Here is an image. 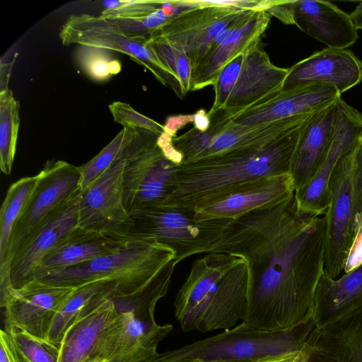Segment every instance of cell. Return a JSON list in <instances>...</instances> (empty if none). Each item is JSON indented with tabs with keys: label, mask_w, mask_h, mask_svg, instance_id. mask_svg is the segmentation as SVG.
<instances>
[{
	"label": "cell",
	"mask_w": 362,
	"mask_h": 362,
	"mask_svg": "<svg viewBox=\"0 0 362 362\" xmlns=\"http://www.w3.org/2000/svg\"><path fill=\"white\" fill-rule=\"evenodd\" d=\"M325 218L302 211L294 194L234 219L212 252L243 257L249 267L242 322L257 329H291L313 317L325 267Z\"/></svg>",
	"instance_id": "cell-1"
},
{
	"label": "cell",
	"mask_w": 362,
	"mask_h": 362,
	"mask_svg": "<svg viewBox=\"0 0 362 362\" xmlns=\"http://www.w3.org/2000/svg\"><path fill=\"white\" fill-rule=\"evenodd\" d=\"M248 289L249 267L243 257L206 253L194 261L177 292L175 318L185 332L233 328L245 317Z\"/></svg>",
	"instance_id": "cell-2"
},
{
	"label": "cell",
	"mask_w": 362,
	"mask_h": 362,
	"mask_svg": "<svg viewBox=\"0 0 362 362\" xmlns=\"http://www.w3.org/2000/svg\"><path fill=\"white\" fill-rule=\"evenodd\" d=\"M309 117L264 146L177 165L175 187L169 205L193 211L198 203L244 183L289 173L300 135Z\"/></svg>",
	"instance_id": "cell-3"
},
{
	"label": "cell",
	"mask_w": 362,
	"mask_h": 362,
	"mask_svg": "<svg viewBox=\"0 0 362 362\" xmlns=\"http://www.w3.org/2000/svg\"><path fill=\"white\" fill-rule=\"evenodd\" d=\"M316 327L313 317L288 330L257 329L243 322L178 349L157 353L154 362H246L303 350Z\"/></svg>",
	"instance_id": "cell-4"
},
{
	"label": "cell",
	"mask_w": 362,
	"mask_h": 362,
	"mask_svg": "<svg viewBox=\"0 0 362 362\" xmlns=\"http://www.w3.org/2000/svg\"><path fill=\"white\" fill-rule=\"evenodd\" d=\"M174 258L175 252L165 245L124 238L120 246L110 253L75 266L48 272L37 279L69 288H77L100 280L113 281L117 287L112 298L122 297L144 286Z\"/></svg>",
	"instance_id": "cell-5"
},
{
	"label": "cell",
	"mask_w": 362,
	"mask_h": 362,
	"mask_svg": "<svg viewBox=\"0 0 362 362\" xmlns=\"http://www.w3.org/2000/svg\"><path fill=\"white\" fill-rule=\"evenodd\" d=\"M325 218L324 273L332 279L343 272L362 214L361 139L338 160L329 182Z\"/></svg>",
	"instance_id": "cell-6"
},
{
	"label": "cell",
	"mask_w": 362,
	"mask_h": 362,
	"mask_svg": "<svg viewBox=\"0 0 362 362\" xmlns=\"http://www.w3.org/2000/svg\"><path fill=\"white\" fill-rule=\"evenodd\" d=\"M133 225L122 238L157 243L170 248L180 262L213 251L233 219L198 221L193 211L175 205L156 206L129 213Z\"/></svg>",
	"instance_id": "cell-7"
},
{
	"label": "cell",
	"mask_w": 362,
	"mask_h": 362,
	"mask_svg": "<svg viewBox=\"0 0 362 362\" xmlns=\"http://www.w3.org/2000/svg\"><path fill=\"white\" fill-rule=\"evenodd\" d=\"M288 69L274 65L259 40L237 55L221 71L209 116L218 111L231 117L279 93Z\"/></svg>",
	"instance_id": "cell-8"
},
{
	"label": "cell",
	"mask_w": 362,
	"mask_h": 362,
	"mask_svg": "<svg viewBox=\"0 0 362 362\" xmlns=\"http://www.w3.org/2000/svg\"><path fill=\"white\" fill-rule=\"evenodd\" d=\"M159 136L141 129L126 150L123 199L129 214L139 209L170 204L177 165L158 146Z\"/></svg>",
	"instance_id": "cell-9"
},
{
	"label": "cell",
	"mask_w": 362,
	"mask_h": 362,
	"mask_svg": "<svg viewBox=\"0 0 362 362\" xmlns=\"http://www.w3.org/2000/svg\"><path fill=\"white\" fill-rule=\"evenodd\" d=\"M312 113L256 126H246L233 122L223 111H218L209 116L211 123L206 131L202 132L193 127L174 137L173 145L182 157L181 163L257 148L292 130Z\"/></svg>",
	"instance_id": "cell-10"
},
{
	"label": "cell",
	"mask_w": 362,
	"mask_h": 362,
	"mask_svg": "<svg viewBox=\"0 0 362 362\" xmlns=\"http://www.w3.org/2000/svg\"><path fill=\"white\" fill-rule=\"evenodd\" d=\"M37 176L33 191L14 225L5 261L0 267V295L11 287L8 267L18 247L46 219L81 192L79 167L66 161L48 160Z\"/></svg>",
	"instance_id": "cell-11"
},
{
	"label": "cell",
	"mask_w": 362,
	"mask_h": 362,
	"mask_svg": "<svg viewBox=\"0 0 362 362\" xmlns=\"http://www.w3.org/2000/svg\"><path fill=\"white\" fill-rule=\"evenodd\" d=\"M59 35L64 45L77 44L127 54L148 69L162 85L173 89L177 97L185 96L170 72L147 45L148 38L122 34L101 24L96 16L89 14L69 16Z\"/></svg>",
	"instance_id": "cell-12"
},
{
	"label": "cell",
	"mask_w": 362,
	"mask_h": 362,
	"mask_svg": "<svg viewBox=\"0 0 362 362\" xmlns=\"http://www.w3.org/2000/svg\"><path fill=\"white\" fill-rule=\"evenodd\" d=\"M197 2L199 7L182 12L152 35L180 47L193 69L223 33L253 11Z\"/></svg>",
	"instance_id": "cell-13"
},
{
	"label": "cell",
	"mask_w": 362,
	"mask_h": 362,
	"mask_svg": "<svg viewBox=\"0 0 362 362\" xmlns=\"http://www.w3.org/2000/svg\"><path fill=\"white\" fill-rule=\"evenodd\" d=\"M125 152L100 177L80 192L79 227L117 238H122L132 228L133 222L123 199Z\"/></svg>",
	"instance_id": "cell-14"
},
{
	"label": "cell",
	"mask_w": 362,
	"mask_h": 362,
	"mask_svg": "<svg viewBox=\"0 0 362 362\" xmlns=\"http://www.w3.org/2000/svg\"><path fill=\"white\" fill-rule=\"evenodd\" d=\"M74 289L37 279L18 288H8L0 296L1 307L4 308L5 327H16L46 339L58 310Z\"/></svg>",
	"instance_id": "cell-15"
},
{
	"label": "cell",
	"mask_w": 362,
	"mask_h": 362,
	"mask_svg": "<svg viewBox=\"0 0 362 362\" xmlns=\"http://www.w3.org/2000/svg\"><path fill=\"white\" fill-rule=\"evenodd\" d=\"M117 313L91 356L110 362H141L155 356L158 344L173 329L132 311Z\"/></svg>",
	"instance_id": "cell-16"
},
{
	"label": "cell",
	"mask_w": 362,
	"mask_h": 362,
	"mask_svg": "<svg viewBox=\"0 0 362 362\" xmlns=\"http://www.w3.org/2000/svg\"><path fill=\"white\" fill-rule=\"evenodd\" d=\"M295 192L289 173L250 181L198 203L193 211L198 221L235 219L250 211L276 205Z\"/></svg>",
	"instance_id": "cell-17"
},
{
	"label": "cell",
	"mask_w": 362,
	"mask_h": 362,
	"mask_svg": "<svg viewBox=\"0 0 362 362\" xmlns=\"http://www.w3.org/2000/svg\"><path fill=\"white\" fill-rule=\"evenodd\" d=\"M362 136V115L340 98L335 115L332 141L327 154L309 182L295 191L299 208L308 214L324 216L329 206V182L339 158Z\"/></svg>",
	"instance_id": "cell-18"
},
{
	"label": "cell",
	"mask_w": 362,
	"mask_h": 362,
	"mask_svg": "<svg viewBox=\"0 0 362 362\" xmlns=\"http://www.w3.org/2000/svg\"><path fill=\"white\" fill-rule=\"evenodd\" d=\"M80 192L37 227L13 253L8 267L10 286L18 288L33 279L42 258L78 226Z\"/></svg>",
	"instance_id": "cell-19"
},
{
	"label": "cell",
	"mask_w": 362,
	"mask_h": 362,
	"mask_svg": "<svg viewBox=\"0 0 362 362\" xmlns=\"http://www.w3.org/2000/svg\"><path fill=\"white\" fill-rule=\"evenodd\" d=\"M362 82V62L350 50L327 47L288 68L282 90L324 84L341 94Z\"/></svg>",
	"instance_id": "cell-20"
},
{
	"label": "cell",
	"mask_w": 362,
	"mask_h": 362,
	"mask_svg": "<svg viewBox=\"0 0 362 362\" xmlns=\"http://www.w3.org/2000/svg\"><path fill=\"white\" fill-rule=\"evenodd\" d=\"M271 16L266 11H252L223 33L201 63L193 69L191 90L214 86L222 69L237 55L260 40Z\"/></svg>",
	"instance_id": "cell-21"
},
{
	"label": "cell",
	"mask_w": 362,
	"mask_h": 362,
	"mask_svg": "<svg viewBox=\"0 0 362 362\" xmlns=\"http://www.w3.org/2000/svg\"><path fill=\"white\" fill-rule=\"evenodd\" d=\"M341 98L337 90L324 84H308L281 90L269 99L259 103L229 117L233 122L256 126L320 110Z\"/></svg>",
	"instance_id": "cell-22"
},
{
	"label": "cell",
	"mask_w": 362,
	"mask_h": 362,
	"mask_svg": "<svg viewBox=\"0 0 362 362\" xmlns=\"http://www.w3.org/2000/svg\"><path fill=\"white\" fill-rule=\"evenodd\" d=\"M339 100L312 113L303 128L289 171L295 191L309 182L327 154Z\"/></svg>",
	"instance_id": "cell-23"
},
{
	"label": "cell",
	"mask_w": 362,
	"mask_h": 362,
	"mask_svg": "<svg viewBox=\"0 0 362 362\" xmlns=\"http://www.w3.org/2000/svg\"><path fill=\"white\" fill-rule=\"evenodd\" d=\"M293 13L294 25L328 47L346 49L358 38L350 15L329 1L294 0Z\"/></svg>",
	"instance_id": "cell-24"
},
{
	"label": "cell",
	"mask_w": 362,
	"mask_h": 362,
	"mask_svg": "<svg viewBox=\"0 0 362 362\" xmlns=\"http://www.w3.org/2000/svg\"><path fill=\"white\" fill-rule=\"evenodd\" d=\"M362 306V264L337 279L323 272L317 285L313 318L320 329Z\"/></svg>",
	"instance_id": "cell-25"
},
{
	"label": "cell",
	"mask_w": 362,
	"mask_h": 362,
	"mask_svg": "<svg viewBox=\"0 0 362 362\" xmlns=\"http://www.w3.org/2000/svg\"><path fill=\"white\" fill-rule=\"evenodd\" d=\"M123 240L124 238L88 230L78 226L57 247L42 258L33 279L48 272L75 266L110 253L118 248Z\"/></svg>",
	"instance_id": "cell-26"
},
{
	"label": "cell",
	"mask_w": 362,
	"mask_h": 362,
	"mask_svg": "<svg viewBox=\"0 0 362 362\" xmlns=\"http://www.w3.org/2000/svg\"><path fill=\"white\" fill-rule=\"evenodd\" d=\"M118 316L111 298L74 322L64 333L59 362H83L92 355L108 327Z\"/></svg>",
	"instance_id": "cell-27"
},
{
	"label": "cell",
	"mask_w": 362,
	"mask_h": 362,
	"mask_svg": "<svg viewBox=\"0 0 362 362\" xmlns=\"http://www.w3.org/2000/svg\"><path fill=\"white\" fill-rule=\"evenodd\" d=\"M308 341L337 362H362V306L322 328Z\"/></svg>",
	"instance_id": "cell-28"
},
{
	"label": "cell",
	"mask_w": 362,
	"mask_h": 362,
	"mask_svg": "<svg viewBox=\"0 0 362 362\" xmlns=\"http://www.w3.org/2000/svg\"><path fill=\"white\" fill-rule=\"evenodd\" d=\"M117 287L115 281L100 280L75 288L58 310L46 339L59 347L66 331L106 299L114 297Z\"/></svg>",
	"instance_id": "cell-29"
},
{
	"label": "cell",
	"mask_w": 362,
	"mask_h": 362,
	"mask_svg": "<svg viewBox=\"0 0 362 362\" xmlns=\"http://www.w3.org/2000/svg\"><path fill=\"white\" fill-rule=\"evenodd\" d=\"M177 264L174 258L136 292L127 296L112 298L117 311H132L146 317L155 318L156 306L168 293Z\"/></svg>",
	"instance_id": "cell-30"
},
{
	"label": "cell",
	"mask_w": 362,
	"mask_h": 362,
	"mask_svg": "<svg viewBox=\"0 0 362 362\" xmlns=\"http://www.w3.org/2000/svg\"><path fill=\"white\" fill-rule=\"evenodd\" d=\"M20 104L11 90L0 92V168L10 175L14 160L20 125Z\"/></svg>",
	"instance_id": "cell-31"
},
{
	"label": "cell",
	"mask_w": 362,
	"mask_h": 362,
	"mask_svg": "<svg viewBox=\"0 0 362 362\" xmlns=\"http://www.w3.org/2000/svg\"><path fill=\"white\" fill-rule=\"evenodd\" d=\"M37 175L22 177L8 188L0 211V267L5 261L14 225L37 182Z\"/></svg>",
	"instance_id": "cell-32"
},
{
	"label": "cell",
	"mask_w": 362,
	"mask_h": 362,
	"mask_svg": "<svg viewBox=\"0 0 362 362\" xmlns=\"http://www.w3.org/2000/svg\"><path fill=\"white\" fill-rule=\"evenodd\" d=\"M141 129L123 127L115 138L95 157L78 166L81 171V191L100 177L124 153Z\"/></svg>",
	"instance_id": "cell-33"
},
{
	"label": "cell",
	"mask_w": 362,
	"mask_h": 362,
	"mask_svg": "<svg viewBox=\"0 0 362 362\" xmlns=\"http://www.w3.org/2000/svg\"><path fill=\"white\" fill-rule=\"evenodd\" d=\"M147 45L170 72L185 95L191 90L193 67L185 51L180 47L157 36H151Z\"/></svg>",
	"instance_id": "cell-34"
},
{
	"label": "cell",
	"mask_w": 362,
	"mask_h": 362,
	"mask_svg": "<svg viewBox=\"0 0 362 362\" xmlns=\"http://www.w3.org/2000/svg\"><path fill=\"white\" fill-rule=\"evenodd\" d=\"M76 59L81 69L92 80L103 82L121 71V64L110 50L80 45Z\"/></svg>",
	"instance_id": "cell-35"
},
{
	"label": "cell",
	"mask_w": 362,
	"mask_h": 362,
	"mask_svg": "<svg viewBox=\"0 0 362 362\" xmlns=\"http://www.w3.org/2000/svg\"><path fill=\"white\" fill-rule=\"evenodd\" d=\"M14 346L29 362H59V347L16 327H5Z\"/></svg>",
	"instance_id": "cell-36"
},
{
	"label": "cell",
	"mask_w": 362,
	"mask_h": 362,
	"mask_svg": "<svg viewBox=\"0 0 362 362\" xmlns=\"http://www.w3.org/2000/svg\"><path fill=\"white\" fill-rule=\"evenodd\" d=\"M109 110L113 119L124 127L146 130L159 135L165 130L163 125L139 113L127 103L113 102Z\"/></svg>",
	"instance_id": "cell-37"
},
{
	"label": "cell",
	"mask_w": 362,
	"mask_h": 362,
	"mask_svg": "<svg viewBox=\"0 0 362 362\" xmlns=\"http://www.w3.org/2000/svg\"><path fill=\"white\" fill-rule=\"evenodd\" d=\"M362 264V214L356 220L354 239L344 267L347 273Z\"/></svg>",
	"instance_id": "cell-38"
},
{
	"label": "cell",
	"mask_w": 362,
	"mask_h": 362,
	"mask_svg": "<svg viewBox=\"0 0 362 362\" xmlns=\"http://www.w3.org/2000/svg\"><path fill=\"white\" fill-rule=\"evenodd\" d=\"M293 1L290 0H273L266 12L287 25H294Z\"/></svg>",
	"instance_id": "cell-39"
},
{
	"label": "cell",
	"mask_w": 362,
	"mask_h": 362,
	"mask_svg": "<svg viewBox=\"0 0 362 362\" xmlns=\"http://www.w3.org/2000/svg\"><path fill=\"white\" fill-rule=\"evenodd\" d=\"M309 350L310 348L307 341V345L303 350L284 355L261 358L246 362H306Z\"/></svg>",
	"instance_id": "cell-40"
},
{
	"label": "cell",
	"mask_w": 362,
	"mask_h": 362,
	"mask_svg": "<svg viewBox=\"0 0 362 362\" xmlns=\"http://www.w3.org/2000/svg\"><path fill=\"white\" fill-rule=\"evenodd\" d=\"M194 122L193 115H180L168 117L164 126L165 132L170 136L175 137L178 129L182 128L186 124Z\"/></svg>",
	"instance_id": "cell-41"
},
{
	"label": "cell",
	"mask_w": 362,
	"mask_h": 362,
	"mask_svg": "<svg viewBox=\"0 0 362 362\" xmlns=\"http://www.w3.org/2000/svg\"><path fill=\"white\" fill-rule=\"evenodd\" d=\"M0 362H16L11 339L5 329L0 332Z\"/></svg>",
	"instance_id": "cell-42"
},
{
	"label": "cell",
	"mask_w": 362,
	"mask_h": 362,
	"mask_svg": "<svg viewBox=\"0 0 362 362\" xmlns=\"http://www.w3.org/2000/svg\"><path fill=\"white\" fill-rule=\"evenodd\" d=\"M309 354L306 362H337L319 348L311 344L308 339Z\"/></svg>",
	"instance_id": "cell-43"
},
{
	"label": "cell",
	"mask_w": 362,
	"mask_h": 362,
	"mask_svg": "<svg viewBox=\"0 0 362 362\" xmlns=\"http://www.w3.org/2000/svg\"><path fill=\"white\" fill-rule=\"evenodd\" d=\"M194 127L197 129L204 132L206 131L211 123L208 113L204 110H199L194 114Z\"/></svg>",
	"instance_id": "cell-44"
},
{
	"label": "cell",
	"mask_w": 362,
	"mask_h": 362,
	"mask_svg": "<svg viewBox=\"0 0 362 362\" xmlns=\"http://www.w3.org/2000/svg\"><path fill=\"white\" fill-rule=\"evenodd\" d=\"M349 15L356 28L362 29V1Z\"/></svg>",
	"instance_id": "cell-45"
},
{
	"label": "cell",
	"mask_w": 362,
	"mask_h": 362,
	"mask_svg": "<svg viewBox=\"0 0 362 362\" xmlns=\"http://www.w3.org/2000/svg\"><path fill=\"white\" fill-rule=\"evenodd\" d=\"M13 351L16 362H29L14 346L13 342Z\"/></svg>",
	"instance_id": "cell-46"
},
{
	"label": "cell",
	"mask_w": 362,
	"mask_h": 362,
	"mask_svg": "<svg viewBox=\"0 0 362 362\" xmlns=\"http://www.w3.org/2000/svg\"><path fill=\"white\" fill-rule=\"evenodd\" d=\"M83 362H110L106 358L96 356H90Z\"/></svg>",
	"instance_id": "cell-47"
},
{
	"label": "cell",
	"mask_w": 362,
	"mask_h": 362,
	"mask_svg": "<svg viewBox=\"0 0 362 362\" xmlns=\"http://www.w3.org/2000/svg\"><path fill=\"white\" fill-rule=\"evenodd\" d=\"M141 362H154V361H153L152 357H151L150 358H148V359L144 360V361H141Z\"/></svg>",
	"instance_id": "cell-48"
},
{
	"label": "cell",
	"mask_w": 362,
	"mask_h": 362,
	"mask_svg": "<svg viewBox=\"0 0 362 362\" xmlns=\"http://www.w3.org/2000/svg\"><path fill=\"white\" fill-rule=\"evenodd\" d=\"M361 141H362V136H361Z\"/></svg>",
	"instance_id": "cell-49"
}]
</instances>
